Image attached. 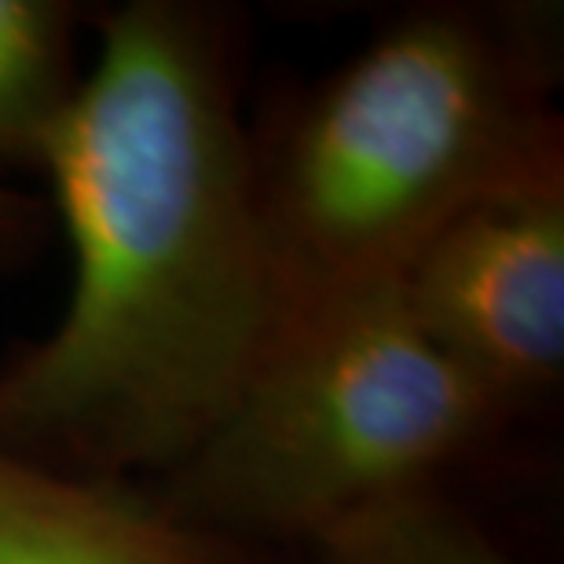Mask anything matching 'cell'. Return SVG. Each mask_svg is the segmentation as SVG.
<instances>
[{"instance_id": "cell-1", "label": "cell", "mask_w": 564, "mask_h": 564, "mask_svg": "<svg viewBox=\"0 0 564 564\" xmlns=\"http://www.w3.org/2000/svg\"><path fill=\"white\" fill-rule=\"evenodd\" d=\"M41 173L74 275L59 323L0 364V447L77 477H169L282 323L228 15L184 0L104 15Z\"/></svg>"}, {"instance_id": "cell-2", "label": "cell", "mask_w": 564, "mask_h": 564, "mask_svg": "<svg viewBox=\"0 0 564 564\" xmlns=\"http://www.w3.org/2000/svg\"><path fill=\"white\" fill-rule=\"evenodd\" d=\"M554 26L528 4L403 11L293 110L257 154L282 315L397 282L462 209L564 180Z\"/></svg>"}, {"instance_id": "cell-3", "label": "cell", "mask_w": 564, "mask_h": 564, "mask_svg": "<svg viewBox=\"0 0 564 564\" xmlns=\"http://www.w3.org/2000/svg\"><path fill=\"white\" fill-rule=\"evenodd\" d=\"M506 414L411 319L397 282L297 304L224 422L158 499L217 535L308 539L433 484Z\"/></svg>"}, {"instance_id": "cell-4", "label": "cell", "mask_w": 564, "mask_h": 564, "mask_svg": "<svg viewBox=\"0 0 564 564\" xmlns=\"http://www.w3.org/2000/svg\"><path fill=\"white\" fill-rule=\"evenodd\" d=\"M419 330L502 414L564 370V180L484 198L397 275Z\"/></svg>"}, {"instance_id": "cell-5", "label": "cell", "mask_w": 564, "mask_h": 564, "mask_svg": "<svg viewBox=\"0 0 564 564\" xmlns=\"http://www.w3.org/2000/svg\"><path fill=\"white\" fill-rule=\"evenodd\" d=\"M0 564H246L132 480L77 477L0 447Z\"/></svg>"}, {"instance_id": "cell-6", "label": "cell", "mask_w": 564, "mask_h": 564, "mask_svg": "<svg viewBox=\"0 0 564 564\" xmlns=\"http://www.w3.org/2000/svg\"><path fill=\"white\" fill-rule=\"evenodd\" d=\"M74 30V4L0 0V169H44L85 77Z\"/></svg>"}, {"instance_id": "cell-7", "label": "cell", "mask_w": 564, "mask_h": 564, "mask_svg": "<svg viewBox=\"0 0 564 564\" xmlns=\"http://www.w3.org/2000/svg\"><path fill=\"white\" fill-rule=\"evenodd\" d=\"M304 543L315 564H517L433 484L378 495Z\"/></svg>"}, {"instance_id": "cell-8", "label": "cell", "mask_w": 564, "mask_h": 564, "mask_svg": "<svg viewBox=\"0 0 564 564\" xmlns=\"http://www.w3.org/2000/svg\"><path fill=\"white\" fill-rule=\"evenodd\" d=\"M48 209L44 202L22 195L0 180V268L19 264L30 250H37Z\"/></svg>"}]
</instances>
